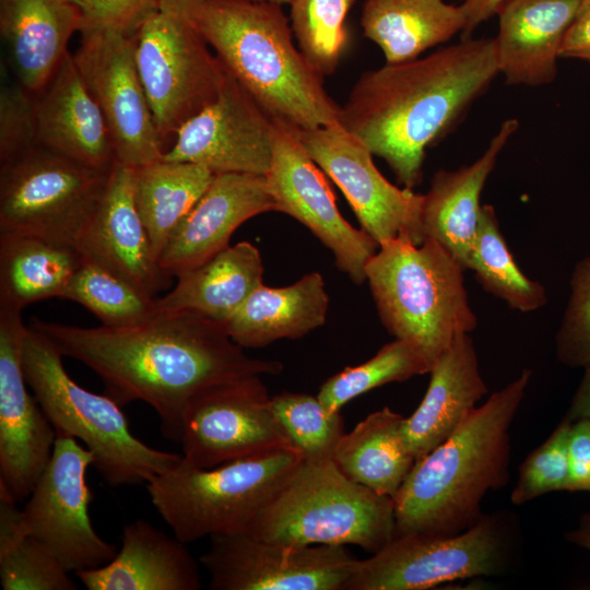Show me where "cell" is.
<instances>
[{
    "mask_svg": "<svg viewBox=\"0 0 590 590\" xmlns=\"http://www.w3.org/2000/svg\"><path fill=\"white\" fill-rule=\"evenodd\" d=\"M62 356L76 359L123 406L143 401L154 409L163 434L179 439L190 401L208 388L247 375H278L283 365L248 356L223 322L198 312L160 311L131 327L83 328L33 318Z\"/></svg>",
    "mask_w": 590,
    "mask_h": 590,
    "instance_id": "obj_1",
    "label": "cell"
},
{
    "mask_svg": "<svg viewBox=\"0 0 590 590\" xmlns=\"http://www.w3.org/2000/svg\"><path fill=\"white\" fill-rule=\"evenodd\" d=\"M498 73L494 40L464 38L424 58L363 73L341 106L340 123L413 189L422 181L425 150Z\"/></svg>",
    "mask_w": 590,
    "mask_h": 590,
    "instance_id": "obj_2",
    "label": "cell"
},
{
    "mask_svg": "<svg viewBox=\"0 0 590 590\" xmlns=\"http://www.w3.org/2000/svg\"><path fill=\"white\" fill-rule=\"evenodd\" d=\"M531 377L523 369L415 461L393 498L396 536L457 534L484 516L485 495L509 481V430Z\"/></svg>",
    "mask_w": 590,
    "mask_h": 590,
    "instance_id": "obj_3",
    "label": "cell"
},
{
    "mask_svg": "<svg viewBox=\"0 0 590 590\" xmlns=\"http://www.w3.org/2000/svg\"><path fill=\"white\" fill-rule=\"evenodd\" d=\"M194 22L224 68L271 117L298 129L340 122L341 106L294 45L281 4L201 0Z\"/></svg>",
    "mask_w": 590,
    "mask_h": 590,
    "instance_id": "obj_4",
    "label": "cell"
},
{
    "mask_svg": "<svg viewBox=\"0 0 590 590\" xmlns=\"http://www.w3.org/2000/svg\"><path fill=\"white\" fill-rule=\"evenodd\" d=\"M461 263L438 241L399 237L379 246L366 281L379 317L396 339L415 343L434 363L477 319L470 307Z\"/></svg>",
    "mask_w": 590,
    "mask_h": 590,
    "instance_id": "obj_5",
    "label": "cell"
},
{
    "mask_svg": "<svg viewBox=\"0 0 590 590\" xmlns=\"http://www.w3.org/2000/svg\"><path fill=\"white\" fill-rule=\"evenodd\" d=\"M62 357L45 335L27 326L23 368L28 387L56 436L72 437L87 448L106 483L146 484L181 459V453L153 448L135 437L121 405L75 382Z\"/></svg>",
    "mask_w": 590,
    "mask_h": 590,
    "instance_id": "obj_6",
    "label": "cell"
},
{
    "mask_svg": "<svg viewBox=\"0 0 590 590\" xmlns=\"http://www.w3.org/2000/svg\"><path fill=\"white\" fill-rule=\"evenodd\" d=\"M291 545H357L375 554L396 538L394 499L349 479L331 460L303 461L249 529Z\"/></svg>",
    "mask_w": 590,
    "mask_h": 590,
    "instance_id": "obj_7",
    "label": "cell"
},
{
    "mask_svg": "<svg viewBox=\"0 0 590 590\" xmlns=\"http://www.w3.org/2000/svg\"><path fill=\"white\" fill-rule=\"evenodd\" d=\"M303 462L292 447L198 468L181 459L146 483L151 502L185 543L245 532Z\"/></svg>",
    "mask_w": 590,
    "mask_h": 590,
    "instance_id": "obj_8",
    "label": "cell"
},
{
    "mask_svg": "<svg viewBox=\"0 0 590 590\" xmlns=\"http://www.w3.org/2000/svg\"><path fill=\"white\" fill-rule=\"evenodd\" d=\"M201 0H161L135 34V61L165 143L212 102L225 68L194 22Z\"/></svg>",
    "mask_w": 590,
    "mask_h": 590,
    "instance_id": "obj_9",
    "label": "cell"
},
{
    "mask_svg": "<svg viewBox=\"0 0 590 590\" xmlns=\"http://www.w3.org/2000/svg\"><path fill=\"white\" fill-rule=\"evenodd\" d=\"M108 175L44 146L0 165V233L76 246Z\"/></svg>",
    "mask_w": 590,
    "mask_h": 590,
    "instance_id": "obj_10",
    "label": "cell"
},
{
    "mask_svg": "<svg viewBox=\"0 0 590 590\" xmlns=\"http://www.w3.org/2000/svg\"><path fill=\"white\" fill-rule=\"evenodd\" d=\"M508 542L506 526L488 515L457 534L396 536L369 558L358 559L344 590H426L497 575L506 568Z\"/></svg>",
    "mask_w": 590,
    "mask_h": 590,
    "instance_id": "obj_11",
    "label": "cell"
},
{
    "mask_svg": "<svg viewBox=\"0 0 590 590\" xmlns=\"http://www.w3.org/2000/svg\"><path fill=\"white\" fill-rule=\"evenodd\" d=\"M94 457L79 440L56 436L52 455L22 509L26 530L70 571L101 567L117 554L95 531L86 471Z\"/></svg>",
    "mask_w": 590,
    "mask_h": 590,
    "instance_id": "obj_12",
    "label": "cell"
},
{
    "mask_svg": "<svg viewBox=\"0 0 590 590\" xmlns=\"http://www.w3.org/2000/svg\"><path fill=\"white\" fill-rule=\"evenodd\" d=\"M178 441L182 459L198 468L290 447L260 375L214 385L185 410Z\"/></svg>",
    "mask_w": 590,
    "mask_h": 590,
    "instance_id": "obj_13",
    "label": "cell"
},
{
    "mask_svg": "<svg viewBox=\"0 0 590 590\" xmlns=\"http://www.w3.org/2000/svg\"><path fill=\"white\" fill-rule=\"evenodd\" d=\"M72 55L104 116L117 162L135 168L163 158L165 143L135 61V35L108 30L81 33Z\"/></svg>",
    "mask_w": 590,
    "mask_h": 590,
    "instance_id": "obj_14",
    "label": "cell"
},
{
    "mask_svg": "<svg viewBox=\"0 0 590 590\" xmlns=\"http://www.w3.org/2000/svg\"><path fill=\"white\" fill-rule=\"evenodd\" d=\"M200 564L213 590H344L358 559L343 545H291L249 532L210 538Z\"/></svg>",
    "mask_w": 590,
    "mask_h": 590,
    "instance_id": "obj_15",
    "label": "cell"
},
{
    "mask_svg": "<svg viewBox=\"0 0 590 590\" xmlns=\"http://www.w3.org/2000/svg\"><path fill=\"white\" fill-rule=\"evenodd\" d=\"M272 118L273 157L266 180L275 211L305 225L332 251L337 268L362 284L379 245L342 216L323 172L303 146L297 128Z\"/></svg>",
    "mask_w": 590,
    "mask_h": 590,
    "instance_id": "obj_16",
    "label": "cell"
},
{
    "mask_svg": "<svg viewBox=\"0 0 590 590\" xmlns=\"http://www.w3.org/2000/svg\"><path fill=\"white\" fill-rule=\"evenodd\" d=\"M297 132L309 156L345 196L362 229L379 246L399 237L417 245L425 240L421 220L423 194L391 184L357 137L340 122L297 128Z\"/></svg>",
    "mask_w": 590,
    "mask_h": 590,
    "instance_id": "obj_17",
    "label": "cell"
},
{
    "mask_svg": "<svg viewBox=\"0 0 590 590\" xmlns=\"http://www.w3.org/2000/svg\"><path fill=\"white\" fill-rule=\"evenodd\" d=\"M273 157V118L225 69L215 98L184 122L163 158L201 165L214 175L266 176Z\"/></svg>",
    "mask_w": 590,
    "mask_h": 590,
    "instance_id": "obj_18",
    "label": "cell"
},
{
    "mask_svg": "<svg viewBox=\"0 0 590 590\" xmlns=\"http://www.w3.org/2000/svg\"><path fill=\"white\" fill-rule=\"evenodd\" d=\"M22 311L0 308V488L15 502L32 493L52 455L56 433L27 390Z\"/></svg>",
    "mask_w": 590,
    "mask_h": 590,
    "instance_id": "obj_19",
    "label": "cell"
},
{
    "mask_svg": "<svg viewBox=\"0 0 590 590\" xmlns=\"http://www.w3.org/2000/svg\"><path fill=\"white\" fill-rule=\"evenodd\" d=\"M275 211L266 176L241 173L214 175L211 184L172 233L158 264L169 276L193 269L229 244L247 220Z\"/></svg>",
    "mask_w": 590,
    "mask_h": 590,
    "instance_id": "obj_20",
    "label": "cell"
},
{
    "mask_svg": "<svg viewBox=\"0 0 590 590\" xmlns=\"http://www.w3.org/2000/svg\"><path fill=\"white\" fill-rule=\"evenodd\" d=\"M76 247L146 294L168 287L167 276L155 257L148 231L133 197V168L116 162L104 193L80 234Z\"/></svg>",
    "mask_w": 590,
    "mask_h": 590,
    "instance_id": "obj_21",
    "label": "cell"
},
{
    "mask_svg": "<svg viewBox=\"0 0 590 590\" xmlns=\"http://www.w3.org/2000/svg\"><path fill=\"white\" fill-rule=\"evenodd\" d=\"M40 146L88 167L110 172L117 162L104 116L68 52L36 94Z\"/></svg>",
    "mask_w": 590,
    "mask_h": 590,
    "instance_id": "obj_22",
    "label": "cell"
},
{
    "mask_svg": "<svg viewBox=\"0 0 590 590\" xmlns=\"http://www.w3.org/2000/svg\"><path fill=\"white\" fill-rule=\"evenodd\" d=\"M581 0H507L494 38L499 73L508 84L539 86L557 73L564 36Z\"/></svg>",
    "mask_w": 590,
    "mask_h": 590,
    "instance_id": "obj_23",
    "label": "cell"
},
{
    "mask_svg": "<svg viewBox=\"0 0 590 590\" xmlns=\"http://www.w3.org/2000/svg\"><path fill=\"white\" fill-rule=\"evenodd\" d=\"M429 374L422 402L402 424L404 441L416 460L449 438L487 392L470 333L457 335Z\"/></svg>",
    "mask_w": 590,
    "mask_h": 590,
    "instance_id": "obj_24",
    "label": "cell"
},
{
    "mask_svg": "<svg viewBox=\"0 0 590 590\" xmlns=\"http://www.w3.org/2000/svg\"><path fill=\"white\" fill-rule=\"evenodd\" d=\"M186 545L139 519L123 527L114 559L74 576L88 590H199V564Z\"/></svg>",
    "mask_w": 590,
    "mask_h": 590,
    "instance_id": "obj_25",
    "label": "cell"
},
{
    "mask_svg": "<svg viewBox=\"0 0 590 590\" xmlns=\"http://www.w3.org/2000/svg\"><path fill=\"white\" fill-rule=\"evenodd\" d=\"M82 17L68 0H0V31L16 82L38 94L51 80Z\"/></svg>",
    "mask_w": 590,
    "mask_h": 590,
    "instance_id": "obj_26",
    "label": "cell"
},
{
    "mask_svg": "<svg viewBox=\"0 0 590 590\" xmlns=\"http://www.w3.org/2000/svg\"><path fill=\"white\" fill-rule=\"evenodd\" d=\"M516 119H507L474 163L457 170H438L423 194L422 229L425 239L441 244L468 270L482 205L481 192L497 157L518 129Z\"/></svg>",
    "mask_w": 590,
    "mask_h": 590,
    "instance_id": "obj_27",
    "label": "cell"
},
{
    "mask_svg": "<svg viewBox=\"0 0 590 590\" xmlns=\"http://www.w3.org/2000/svg\"><path fill=\"white\" fill-rule=\"evenodd\" d=\"M328 309L323 278L310 272L284 287L261 284L224 326L236 344L257 349L306 335L324 323Z\"/></svg>",
    "mask_w": 590,
    "mask_h": 590,
    "instance_id": "obj_28",
    "label": "cell"
},
{
    "mask_svg": "<svg viewBox=\"0 0 590 590\" xmlns=\"http://www.w3.org/2000/svg\"><path fill=\"white\" fill-rule=\"evenodd\" d=\"M260 251L249 241L228 245L204 263L177 276L156 298L160 311H193L225 323L262 283Z\"/></svg>",
    "mask_w": 590,
    "mask_h": 590,
    "instance_id": "obj_29",
    "label": "cell"
},
{
    "mask_svg": "<svg viewBox=\"0 0 590 590\" xmlns=\"http://www.w3.org/2000/svg\"><path fill=\"white\" fill-rule=\"evenodd\" d=\"M461 5L444 0H365L363 34L382 50L386 63L416 59L465 27Z\"/></svg>",
    "mask_w": 590,
    "mask_h": 590,
    "instance_id": "obj_30",
    "label": "cell"
},
{
    "mask_svg": "<svg viewBox=\"0 0 590 590\" xmlns=\"http://www.w3.org/2000/svg\"><path fill=\"white\" fill-rule=\"evenodd\" d=\"M82 260L74 245L0 233V308L22 311L37 300L60 297Z\"/></svg>",
    "mask_w": 590,
    "mask_h": 590,
    "instance_id": "obj_31",
    "label": "cell"
},
{
    "mask_svg": "<svg viewBox=\"0 0 590 590\" xmlns=\"http://www.w3.org/2000/svg\"><path fill=\"white\" fill-rule=\"evenodd\" d=\"M404 417L385 406L340 439L332 460L351 480L394 498L416 459L402 435Z\"/></svg>",
    "mask_w": 590,
    "mask_h": 590,
    "instance_id": "obj_32",
    "label": "cell"
},
{
    "mask_svg": "<svg viewBox=\"0 0 590 590\" xmlns=\"http://www.w3.org/2000/svg\"><path fill=\"white\" fill-rule=\"evenodd\" d=\"M213 177L201 165L165 158L133 168L134 202L157 260Z\"/></svg>",
    "mask_w": 590,
    "mask_h": 590,
    "instance_id": "obj_33",
    "label": "cell"
},
{
    "mask_svg": "<svg viewBox=\"0 0 590 590\" xmlns=\"http://www.w3.org/2000/svg\"><path fill=\"white\" fill-rule=\"evenodd\" d=\"M0 493V580L4 590H74L70 571L25 528L22 510Z\"/></svg>",
    "mask_w": 590,
    "mask_h": 590,
    "instance_id": "obj_34",
    "label": "cell"
},
{
    "mask_svg": "<svg viewBox=\"0 0 590 590\" xmlns=\"http://www.w3.org/2000/svg\"><path fill=\"white\" fill-rule=\"evenodd\" d=\"M468 269L474 271L486 292L512 309L530 312L546 303L543 285L530 280L517 266L489 204L482 205Z\"/></svg>",
    "mask_w": 590,
    "mask_h": 590,
    "instance_id": "obj_35",
    "label": "cell"
},
{
    "mask_svg": "<svg viewBox=\"0 0 590 590\" xmlns=\"http://www.w3.org/2000/svg\"><path fill=\"white\" fill-rule=\"evenodd\" d=\"M60 297L84 306L110 328L135 326L158 314L157 297L84 256Z\"/></svg>",
    "mask_w": 590,
    "mask_h": 590,
    "instance_id": "obj_36",
    "label": "cell"
},
{
    "mask_svg": "<svg viewBox=\"0 0 590 590\" xmlns=\"http://www.w3.org/2000/svg\"><path fill=\"white\" fill-rule=\"evenodd\" d=\"M433 364L413 342L396 339L367 362L345 367L327 379L317 394L330 410L340 411L354 398L386 384L429 373Z\"/></svg>",
    "mask_w": 590,
    "mask_h": 590,
    "instance_id": "obj_37",
    "label": "cell"
},
{
    "mask_svg": "<svg viewBox=\"0 0 590 590\" xmlns=\"http://www.w3.org/2000/svg\"><path fill=\"white\" fill-rule=\"evenodd\" d=\"M271 404L290 447L303 461L333 458L344 435L340 411L328 409L317 396L288 391L271 397Z\"/></svg>",
    "mask_w": 590,
    "mask_h": 590,
    "instance_id": "obj_38",
    "label": "cell"
},
{
    "mask_svg": "<svg viewBox=\"0 0 590 590\" xmlns=\"http://www.w3.org/2000/svg\"><path fill=\"white\" fill-rule=\"evenodd\" d=\"M356 0H293L291 27L299 50L322 76L332 74L350 43L346 17Z\"/></svg>",
    "mask_w": 590,
    "mask_h": 590,
    "instance_id": "obj_39",
    "label": "cell"
},
{
    "mask_svg": "<svg viewBox=\"0 0 590 590\" xmlns=\"http://www.w3.org/2000/svg\"><path fill=\"white\" fill-rule=\"evenodd\" d=\"M573 422L566 417L551 436L520 464L514 505H522L546 493L569 491L568 434Z\"/></svg>",
    "mask_w": 590,
    "mask_h": 590,
    "instance_id": "obj_40",
    "label": "cell"
},
{
    "mask_svg": "<svg viewBox=\"0 0 590 590\" xmlns=\"http://www.w3.org/2000/svg\"><path fill=\"white\" fill-rule=\"evenodd\" d=\"M571 294L556 335L558 359L569 367L590 364V255L577 262Z\"/></svg>",
    "mask_w": 590,
    "mask_h": 590,
    "instance_id": "obj_41",
    "label": "cell"
},
{
    "mask_svg": "<svg viewBox=\"0 0 590 590\" xmlns=\"http://www.w3.org/2000/svg\"><path fill=\"white\" fill-rule=\"evenodd\" d=\"M36 95L17 82L0 92V165L40 146L36 125Z\"/></svg>",
    "mask_w": 590,
    "mask_h": 590,
    "instance_id": "obj_42",
    "label": "cell"
},
{
    "mask_svg": "<svg viewBox=\"0 0 590 590\" xmlns=\"http://www.w3.org/2000/svg\"><path fill=\"white\" fill-rule=\"evenodd\" d=\"M81 13L80 33L116 31L135 35L161 0H68Z\"/></svg>",
    "mask_w": 590,
    "mask_h": 590,
    "instance_id": "obj_43",
    "label": "cell"
},
{
    "mask_svg": "<svg viewBox=\"0 0 590 590\" xmlns=\"http://www.w3.org/2000/svg\"><path fill=\"white\" fill-rule=\"evenodd\" d=\"M569 492L590 493V418L571 423L568 434Z\"/></svg>",
    "mask_w": 590,
    "mask_h": 590,
    "instance_id": "obj_44",
    "label": "cell"
},
{
    "mask_svg": "<svg viewBox=\"0 0 590 590\" xmlns=\"http://www.w3.org/2000/svg\"><path fill=\"white\" fill-rule=\"evenodd\" d=\"M559 57L590 60V0H581L562 42Z\"/></svg>",
    "mask_w": 590,
    "mask_h": 590,
    "instance_id": "obj_45",
    "label": "cell"
},
{
    "mask_svg": "<svg viewBox=\"0 0 590 590\" xmlns=\"http://www.w3.org/2000/svg\"><path fill=\"white\" fill-rule=\"evenodd\" d=\"M507 0H463L460 4L465 14V27L462 32V39L470 38L474 30L484 21L495 15L498 9Z\"/></svg>",
    "mask_w": 590,
    "mask_h": 590,
    "instance_id": "obj_46",
    "label": "cell"
},
{
    "mask_svg": "<svg viewBox=\"0 0 590 590\" xmlns=\"http://www.w3.org/2000/svg\"><path fill=\"white\" fill-rule=\"evenodd\" d=\"M585 368V375L565 416L570 422L590 418V364Z\"/></svg>",
    "mask_w": 590,
    "mask_h": 590,
    "instance_id": "obj_47",
    "label": "cell"
},
{
    "mask_svg": "<svg viewBox=\"0 0 590 590\" xmlns=\"http://www.w3.org/2000/svg\"><path fill=\"white\" fill-rule=\"evenodd\" d=\"M569 542L590 551V512L582 515L578 527L567 533Z\"/></svg>",
    "mask_w": 590,
    "mask_h": 590,
    "instance_id": "obj_48",
    "label": "cell"
},
{
    "mask_svg": "<svg viewBox=\"0 0 590 590\" xmlns=\"http://www.w3.org/2000/svg\"><path fill=\"white\" fill-rule=\"evenodd\" d=\"M252 2H271V3H278V4H284V3H291L293 0H247Z\"/></svg>",
    "mask_w": 590,
    "mask_h": 590,
    "instance_id": "obj_49",
    "label": "cell"
},
{
    "mask_svg": "<svg viewBox=\"0 0 590 590\" xmlns=\"http://www.w3.org/2000/svg\"><path fill=\"white\" fill-rule=\"evenodd\" d=\"M590 61V60H589Z\"/></svg>",
    "mask_w": 590,
    "mask_h": 590,
    "instance_id": "obj_50",
    "label": "cell"
}]
</instances>
